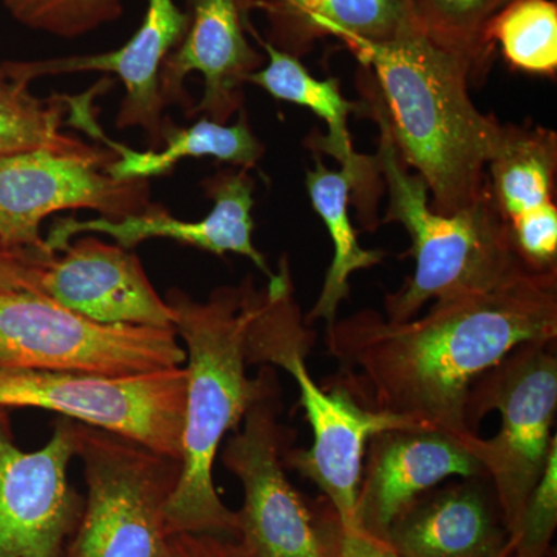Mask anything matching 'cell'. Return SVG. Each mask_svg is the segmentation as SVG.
I'll return each mask as SVG.
<instances>
[{"label":"cell","instance_id":"6da1fadb","mask_svg":"<svg viewBox=\"0 0 557 557\" xmlns=\"http://www.w3.org/2000/svg\"><path fill=\"white\" fill-rule=\"evenodd\" d=\"M557 339V271H527L487 292L435 300L423 318L361 310L325 327L338 384L359 405L472 442L469 388L509 351Z\"/></svg>","mask_w":557,"mask_h":557},{"label":"cell","instance_id":"7a4b0ae2","mask_svg":"<svg viewBox=\"0 0 557 557\" xmlns=\"http://www.w3.org/2000/svg\"><path fill=\"white\" fill-rule=\"evenodd\" d=\"M344 44L373 70L370 102L380 110L399 159L426 183L432 209L454 214L482 199L502 123L468 91L471 62L423 32L387 42Z\"/></svg>","mask_w":557,"mask_h":557},{"label":"cell","instance_id":"3957f363","mask_svg":"<svg viewBox=\"0 0 557 557\" xmlns=\"http://www.w3.org/2000/svg\"><path fill=\"white\" fill-rule=\"evenodd\" d=\"M258 288L248 276L237 287H220L205 302L180 289L166 296L174 329L186 346L185 426L182 474L166 509L171 536L218 534L236 539L237 515L220 500L214 461L220 443L236 432L259 399L281 391L273 366L247 375L245 338Z\"/></svg>","mask_w":557,"mask_h":557},{"label":"cell","instance_id":"277c9868","mask_svg":"<svg viewBox=\"0 0 557 557\" xmlns=\"http://www.w3.org/2000/svg\"><path fill=\"white\" fill-rule=\"evenodd\" d=\"M314 341L317 333L295 299L288 259L282 258L269 285L258 289L245 355L248 364L284 369L298 384L299 403L313 443L309 449H289L285 465L314 483L341 525L355 530V507L369 438L387 429L421 424L364 408L338 384H318L307 368Z\"/></svg>","mask_w":557,"mask_h":557},{"label":"cell","instance_id":"5b68a950","mask_svg":"<svg viewBox=\"0 0 557 557\" xmlns=\"http://www.w3.org/2000/svg\"><path fill=\"white\" fill-rule=\"evenodd\" d=\"M364 109L380 127L376 159L388 190L384 220L405 226L416 260L412 276L384 299L388 321H409L431 300L487 292L533 271L512 247L507 223L487 190L474 205L454 214L434 211L429 207L426 183L409 174L399 159L380 110L372 102Z\"/></svg>","mask_w":557,"mask_h":557},{"label":"cell","instance_id":"8992f818","mask_svg":"<svg viewBox=\"0 0 557 557\" xmlns=\"http://www.w3.org/2000/svg\"><path fill=\"white\" fill-rule=\"evenodd\" d=\"M87 500L64 557H170L166 509L182 458L76 421Z\"/></svg>","mask_w":557,"mask_h":557},{"label":"cell","instance_id":"52a82bcc","mask_svg":"<svg viewBox=\"0 0 557 557\" xmlns=\"http://www.w3.org/2000/svg\"><path fill=\"white\" fill-rule=\"evenodd\" d=\"M555 347L556 341L522 344L469 388V431L478 434L487 413H500L496 437H479L474 449L496 490L508 536L557 448L552 435L557 408Z\"/></svg>","mask_w":557,"mask_h":557},{"label":"cell","instance_id":"ba28073f","mask_svg":"<svg viewBox=\"0 0 557 557\" xmlns=\"http://www.w3.org/2000/svg\"><path fill=\"white\" fill-rule=\"evenodd\" d=\"M175 329L101 324L28 292H0V366L129 376L178 368Z\"/></svg>","mask_w":557,"mask_h":557},{"label":"cell","instance_id":"9c48e42d","mask_svg":"<svg viewBox=\"0 0 557 557\" xmlns=\"http://www.w3.org/2000/svg\"><path fill=\"white\" fill-rule=\"evenodd\" d=\"M188 373L129 376L0 366V409H44L182 458Z\"/></svg>","mask_w":557,"mask_h":557},{"label":"cell","instance_id":"30bf717a","mask_svg":"<svg viewBox=\"0 0 557 557\" xmlns=\"http://www.w3.org/2000/svg\"><path fill=\"white\" fill-rule=\"evenodd\" d=\"M281 391L248 409L222 461L244 486L236 541L247 557H329L317 516L285 472L293 432L278 421Z\"/></svg>","mask_w":557,"mask_h":557},{"label":"cell","instance_id":"8fae6325","mask_svg":"<svg viewBox=\"0 0 557 557\" xmlns=\"http://www.w3.org/2000/svg\"><path fill=\"white\" fill-rule=\"evenodd\" d=\"M75 456L76 421L62 418L42 449L25 453L0 409V557H64L84 509L67 479Z\"/></svg>","mask_w":557,"mask_h":557},{"label":"cell","instance_id":"7c38bea8","mask_svg":"<svg viewBox=\"0 0 557 557\" xmlns=\"http://www.w3.org/2000/svg\"><path fill=\"white\" fill-rule=\"evenodd\" d=\"M98 168L97 161L44 149L0 157V242L50 249L40 223L53 212L95 209L102 218L124 219L149 207L148 180H116Z\"/></svg>","mask_w":557,"mask_h":557},{"label":"cell","instance_id":"4fadbf2b","mask_svg":"<svg viewBox=\"0 0 557 557\" xmlns=\"http://www.w3.org/2000/svg\"><path fill=\"white\" fill-rule=\"evenodd\" d=\"M467 440L429 426L387 429L366 446L355 523L386 539L388 528L424 493L450 478H487Z\"/></svg>","mask_w":557,"mask_h":557},{"label":"cell","instance_id":"5bb4252c","mask_svg":"<svg viewBox=\"0 0 557 557\" xmlns=\"http://www.w3.org/2000/svg\"><path fill=\"white\" fill-rule=\"evenodd\" d=\"M62 252L40 273L38 295L101 324L174 329L170 304L129 249L87 236Z\"/></svg>","mask_w":557,"mask_h":557},{"label":"cell","instance_id":"9a60e30c","mask_svg":"<svg viewBox=\"0 0 557 557\" xmlns=\"http://www.w3.org/2000/svg\"><path fill=\"white\" fill-rule=\"evenodd\" d=\"M214 207L207 218L197 222L175 219L166 208L149 205L138 214L124 219H61L50 228L46 239L51 251L60 252L78 234L98 233L113 237L120 247L131 249L148 239H172L212 255L226 252L245 256L267 277L274 276L265 256L252 242V208L255 182L247 170L225 171L205 182Z\"/></svg>","mask_w":557,"mask_h":557},{"label":"cell","instance_id":"2e32d148","mask_svg":"<svg viewBox=\"0 0 557 557\" xmlns=\"http://www.w3.org/2000/svg\"><path fill=\"white\" fill-rule=\"evenodd\" d=\"M190 14L175 5L174 0H148L145 21L129 42L109 53L57 60L5 61L11 76L30 84L44 76L70 73H115L126 89L116 126L120 129L141 127L153 148L163 143L164 101L160 94V70L174 47L188 33Z\"/></svg>","mask_w":557,"mask_h":557},{"label":"cell","instance_id":"e0dca14e","mask_svg":"<svg viewBox=\"0 0 557 557\" xmlns=\"http://www.w3.org/2000/svg\"><path fill=\"white\" fill-rule=\"evenodd\" d=\"M262 62L245 38L239 0H193L188 33L161 65V98L166 106L177 102L186 108L189 98L183 83L199 72L203 97L189 115L203 113L225 124L242 109V89Z\"/></svg>","mask_w":557,"mask_h":557},{"label":"cell","instance_id":"ac0fdd59","mask_svg":"<svg viewBox=\"0 0 557 557\" xmlns=\"http://www.w3.org/2000/svg\"><path fill=\"white\" fill-rule=\"evenodd\" d=\"M401 557H500L508 542L487 478H460L418 497L388 528Z\"/></svg>","mask_w":557,"mask_h":557},{"label":"cell","instance_id":"d6986e66","mask_svg":"<svg viewBox=\"0 0 557 557\" xmlns=\"http://www.w3.org/2000/svg\"><path fill=\"white\" fill-rule=\"evenodd\" d=\"M260 46L269 53V64L258 72L251 73L248 83L256 84L260 89L269 91L276 100L293 102L310 109L314 115L324 120L329 126L327 137L310 138L311 149L325 152L339 161L343 170L354 174L357 178V193L361 199L358 205L362 223L369 230L376 226L375 203L379 197L381 175L380 163L376 157L359 156L351 145L350 134L347 129V119L350 113L361 112L364 106L348 101L341 91L339 81L336 78L317 79L304 67L299 58L276 49L263 40L258 32L248 25Z\"/></svg>","mask_w":557,"mask_h":557},{"label":"cell","instance_id":"ffe728a7","mask_svg":"<svg viewBox=\"0 0 557 557\" xmlns=\"http://www.w3.org/2000/svg\"><path fill=\"white\" fill-rule=\"evenodd\" d=\"M239 5L242 13L262 11L271 28L267 42L296 58L325 36L387 42L421 30L412 0H239Z\"/></svg>","mask_w":557,"mask_h":557},{"label":"cell","instance_id":"44dd1931","mask_svg":"<svg viewBox=\"0 0 557 557\" xmlns=\"http://www.w3.org/2000/svg\"><path fill=\"white\" fill-rule=\"evenodd\" d=\"M110 81H102L94 90L79 97H67L70 116L67 124L86 132L90 137L98 138L119 153L120 160H112L106 166L110 177L116 180H148L170 174L175 164L183 159H201L212 157L225 163L236 164L242 170H251L262 159V143L256 138L249 129L247 120L242 116L239 123L234 126L215 123V121L203 119L190 127H175L171 121L164 123L163 143L166 148L161 150H149V152H137L121 143L110 139L95 120L91 101L95 95L100 94L108 87Z\"/></svg>","mask_w":557,"mask_h":557},{"label":"cell","instance_id":"7402d4cb","mask_svg":"<svg viewBox=\"0 0 557 557\" xmlns=\"http://www.w3.org/2000/svg\"><path fill=\"white\" fill-rule=\"evenodd\" d=\"M557 137L541 126L502 124L487 163L486 185L504 222L511 225L555 203Z\"/></svg>","mask_w":557,"mask_h":557},{"label":"cell","instance_id":"603a6c76","mask_svg":"<svg viewBox=\"0 0 557 557\" xmlns=\"http://www.w3.org/2000/svg\"><path fill=\"white\" fill-rule=\"evenodd\" d=\"M307 190L311 205L325 228L333 245V259L325 274L321 295L306 321H325L330 325L336 321L341 302L350 295V277L361 270L383 262L384 251L366 249L358 240L357 231L348 218L350 190L357 193V178L346 170H327L317 153V168L307 172Z\"/></svg>","mask_w":557,"mask_h":557},{"label":"cell","instance_id":"cb8c5ba5","mask_svg":"<svg viewBox=\"0 0 557 557\" xmlns=\"http://www.w3.org/2000/svg\"><path fill=\"white\" fill-rule=\"evenodd\" d=\"M28 86L11 76L0 62V157L44 149L97 161L104 168L115 160L113 152L94 148L62 131L67 124V97L40 100Z\"/></svg>","mask_w":557,"mask_h":557},{"label":"cell","instance_id":"d4e9b609","mask_svg":"<svg viewBox=\"0 0 557 557\" xmlns=\"http://www.w3.org/2000/svg\"><path fill=\"white\" fill-rule=\"evenodd\" d=\"M500 44L512 69L531 75H555L557 5L553 0H512L485 30V44Z\"/></svg>","mask_w":557,"mask_h":557},{"label":"cell","instance_id":"484cf974","mask_svg":"<svg viewBox=\"0 0 557 557\" xmlns=\"http://www.w3.org/2000/svg\"><path fill=\"white\" fill-rule=\"evenodd\" d=\"M512 0H412L418 24L438 46L471 62L474 73L485 64L487 24Z\"/></svg>","mask_w":557,"mask_h":557},{"label":"cell","instance_id":"4316f807","mask_svg":"<svg viewBox=\"0 0 557 557\" xmlns=\"http://www.w3.org/2000/svg\"><path fill=\"white\" fill-rule=\"evenodd\" d=\"M21 24L61 38H76L119 20L123 0H3Z\"/></svg>","mask_w":557,"mask_h":557},{"label":"cell","instance_id":"83f0119b","mask_svg":"<svg viewBox=\"0 0 557 557\" xmlns=\"http://www.w3.org/2000/svg\"><path fill=\"white\" fill-rule=\"evenodd\" d=\"M557 527V448L505 545L504 557H547Z\"/></svg>","mask_w":557,"mask_h":557},{"label":"cell","instance_id":"f1b7e54d","mask_svg":"<svg viewBox=\"0 0 557 557\" xmlns=\"http://www.w3.org/2000/svg\"><path fill=\"white\" fill-rule=\"evenodd\" d=\"M317 520L329 557H401L386 539L341 525L329 504Z\"/></svg>","mask_w":557,"mask_h":557},{"label":"cell","instance_id":"f546056e","mask_svg":"<svg viewBox=\"0 0 557 557\" xmlns=\"http://www.w3.org/2000/svg\"><path fill=\"white\" fill-rule=\"evenodd\" d=\"M57 255L50 249L11 248L0 242V292L38 295L40 273Z\"/></svg>","mask_w":557,"mask_h":557},{"label":"cell","instance_id":"4dcf8cb0","mask_svg":"<svg viewBox=\"0 0 557 557\" xmlns=\"http://www.w3.org/2000/svg\"><path fill=\"white\" fill-rule=\"evenodd\" d=\"M170 557H247L236 539L218 534H175L170 539Z\"/></svg>","mask_w":557,"mask_h":557},{"label":"cell","instance_id":"1f68e13d","mask_svg":"<svg viewBox=\"0 0 557 557\" xmlns=\"http://www.w3.org/2000/svg\"><path fill=\"white\" fill-rule=\"evenodd\" d=\"M500 557H504V556H500Z\"/></svg>","mask_w":557,"mask_h":557}]
</instances>
